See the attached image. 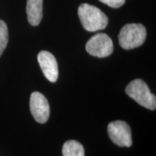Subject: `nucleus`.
I'll return each mask as SVG.
<instances>
[{"instance_id": "obj_2", "label": "nucleus", "mask_w": 156, "mask_h": 156, "mask_svg": "<svg viewBox=\"0 0 156 156\" xmlns=\"http://www.w3.org/2000/svg\"><path fill=\"white\" fill-rule=\"evenodd\" d=\"M146 36L147 31L143 25L129 23L124 25L120 30L119 42L124 49H132L143 44Z\"/></svg>"}, {"instance_id": "obj_10", "label": "nucleus", "mask_w": 156, "mask_h": 156, "mask_svg": "<svg viewBox=\"0 0 156 156\" xmlns=\"http://www.w3.org/2000/svg\"><path fill=\"white\" fill-rule=\"evenodd\" d=\"M8 43V29L6 23L0 20V56L3 54Z\"/></svg>"}, {"instance_id": "obj_9", "label": "nucleus", "mask_w": 156, "mask_h": 156, "mask_svg": "<svg viewBox=\"0 0 156 156\" xmlns=\"http://www.w3.org/2000/svg\"><path fill=\"white\" fill-rule=\"evenodd\" d=\"M63 156H85V150L80 142L76 140H69L62 147Z\"/></svg>"}, {"instance_id": "obj_4", "label": "nucleus", "mask_w": 156, "mask_h": 156, "mask_svg": "<svg viewBox=\"0 0 156 156\" xmlns=\"http://www.w3.org/2000/svg\"><path fill=\"white\" fill-rule=\"evenodd\" d=\"M87 53L99 58L107 57L113 53L114 44L112 38L106 34H98L89 39L86 44Z\"/></svg>"}, {"instance_id": "obj_7", "label": "nucleus", "mask_w": 156, "mask_h": 156, "mask_svg": "<svg viewBox=\"0 0 156 156\" xmlns=\"http://www.w3.org/2000/svg\"><path fill=\"white\" fill-rule=\"evenodd\" d=\"M38 62L45 77L51 83L56 82L58 77V64L53 54L42 51L38 55Z\"/></svg>"}, {"instance_id": "obj_5", "label": "nucleus", "mask_w": 156, "mask_h": 156, "mask_svg": "<svg viewBox=\"0 0 156 156\" xmlns=\"http://www.w3.org/2000/svg\"><path fill=\"white\" fill-rule=\"evenodd\" d=\"M108 133L112 141L120 147H130L132 145L131 128L124 121H115L109 123Z\"/></svg>"}, {"instance_id": "obj_1", "label": "nucleus", "mask_w": 156, "mask_h": 156, "mask_svg": "<svg viewBox=\"0 0 156 156\" xmlns=\"http://www.w3.org/2000/svg\"><path fill=\"white\" fill-rule=\"evenodd\" d=\"M78 16L84 29L90 32L103 30L108 25V19L100 9L84 3L78 8Z\"/></svg>"}, {"instance_id": "obj_6", "label": "nucleus", "mask_w": 156, "mask_h": 156, "mask_svg": "<svg viewBox=\"0 0 156 156\" xmlns=\"http://www.w3.org/2000/svg\"><path fill=\"white\" fill-rule=\"evenodd\" d=\"M30 112L35 120L41 124L47 122L50 115V106L48 100L39 92H34L30 98Z\"/></svg>"}, {"instance_id": "obj_8", "label": "nucleus", "mask_w": 156, "mask_h": 156, "mask_svg": "<svg viewBox=\"0 0 156 156\" xmlns=\"http://www.w3.org/2000/svg\"><path fill=\"white\" fill-rule=\"evenodd\" d=\"M26 12L31 25H38L43 17V0H27Z\"/></svg>"}, {"instance_id": "obj_11", "label": "nucleus", "mask_w": 156, "mask_h": 156, "mask_svg": "<svg viewBox=\"0 0 156 156\" xmlns=\"http://www.w3.org/2000/svg\"><path fill=\"white\" fill-rule=\"evenodd\" d=\"M99 1L113 8H119L125 3V0H99Z\"/></svg>"}, {"instance_id": "obj_3", "label": "nucleus", "mask_w": 156, "mask_h": 156, "mask_svg": "<svg viewBox=\"0 0 156 156\" xmlns=\"http://www.w3.org/2000/svg\"><path fill=\"white\" fill-rule=\"evenodd\" d=\"M126 93L134 99L140 106L150 110L156 108V98L150 90L145 81L136 79L132 81L126 87Z\"/></svg>"}]
</instances>
